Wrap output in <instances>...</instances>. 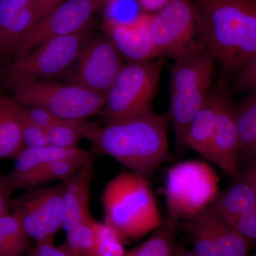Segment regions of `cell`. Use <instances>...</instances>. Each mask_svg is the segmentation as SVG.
<instances>
[{
    "mask_svg": "<svg viewBox=\"0 0 256 256\" xmlns=\"http://www.w3.org/2000/svg\"><path fill=\"white\" fill-rule=\"evenodd\" d=\"M168 124V117L151 110L97 126L89 140L98 152L148 180L169 154Z\"/></svg>",
    "mask_w": 256,
    "mask_h": 256,
    "instance_id": "cell-1",
    "label": "cell"
},
{
    "mask_svg": "<svg viewBox=\"0 0 256 256\" xmlns=\"http://www.w3.org/2000/svg\"><path fill=\"white\" fill-rule=\"evenodd\" d=\"M208 50L224 76L236 74L256 53V0H194Z\"/></svg>",
    "mask_w": 256,
    "mask_h": 256,
    "instance_id": "cell-2",
    "label": "cell"
},
{
    "mask_svg": "<svg viewBox=\"0 0 256 256\" xmlns=\"http://www.w3.org/2000/svg\"><path fill=\"white\" fill-rule=\"evenodd\" d=\"M101 200L105 224L122 239L140 240L164 223L148 180L132 172L122 171L112 178Z\"/></svg>",
    "mask_w": 256,
    "mask_h": 256,
    "instance_id": "cell-3",
    "label": "cell"
},
{
    "mask_svg": "<svg viewBox=\"0 0 256 256\" xmlns=\"http://www.w3.org/2000/svg\"><path fill=\"white\" fill-rule=\"evenodd\" d=\"M215 64L208 50L174 60L168 118L178 146H186L190 124L212 92Z\"/></svg>",
    "mask_w": 256,
    "mask_h": 256,
    "instance_id": "cell-4",
    "label": "cell"
},
{
    "mask_svg": "<svg viewBox=\"0 0 256 256\" xmlns=\"http://www.w3.org/2000/svg\"><path fill=\"white\" fill-rule=\"evenodd\" d=\"M150 34L160 58L175 60L208 50L194 0H173L152 14Z\"/></svg>",
    "mask_w": 256,
    "mask_h": 256,
    "instance_id": "cell-5",
    "label": "cell"
},
{
    "mask_svg": "<svg viewBox=\"0 0 256 256\" xmlns=\"http://www.w3.org/2000/svg\"><path fill=\"white\" fill-rule=\"evenodd\" d=\"M12 99L20 105L50 111L65 120H86L100 114L106 96L53 80H25L14 84Z\"/></svg>",
    "mask_w": 256,
    "mask_h": 256,
    "instance_id": "cell-6",
    "label": "cell"
},
{
    "mask_svg": "<svg viewBox=\"0 0 256 256\" xmlns=\"http://www.w3.org/2000/svg\"><path fill=\"white\" fill-rule=\"evenodd\" d=\"M220 176L208 163L188 160L170 168L165 180L171 220H188L206 210L220 192Z\"/></svg>",
    "mask_w": 256,
    "mask_h": 256,
    "instance_id": "cell-7",
    "label": "cell"
},
{
    "mask_svg": "<svg viewBox=\"0 0 256 256\" xmlns=\"http://www.w3.org/2000/svg\"><path fill=\"white\" fill-rule=\"evenodd\" d=\"M163 66V58L126 64L106 94L102 119L108 124L152 110Z\"/></svg>",
    "mask_w": 256,
    "mask_h": 256,
    "instance_id": "cell-8",
    "label": "cell"
},
{
    "mask_svg": "<svg viewBox=\"0 0 256 256\" xmlns=\"http://www.w3.org/2000/svg\"><path fill=\"white\" fill-rule=\"evenodd\" d=\"M92 34V25L74 34L52 38L2 70V79L12 87L31 80H52L62 76L78 58Z\"/></svg>",
    "mask_w": 256,
    "mask_h": 256,
    "instance_id": "cell-9",
    "label": "cell"
},
{
    "mask_svg": "<svg viewBox=\"0 0 256 256\" xmlns=\"http://www.w3.org/2000/svg\"><path fill=\"white\" fill-rule=\"evenodd\" d=\"M126 64L105 33L92 34L63 77L66 82L106 96Z\"/></svg>",
    "mask_w": 256,
    "mask_h": 256,
    "instance_id": "cell-10",
    "label": "cell"
},
{
    "mask_svg": "<svg viewBox=\"0 0 256 256\" xmlns=\"http://www.w3.org/2000/svg\"><path fill=\"white\" fill-rule=\"evenodd\" d=\"M108 2V0H65L32 26L18 45L16 58L24 56L52 38L74 34L88 28L96 13Z\"/></svg>",
    "mask_w": 256,
    "mask_h": 256,
    "instance_id": "cell-11",
    "label": "cell"
},
{
    "mask_svg": "<svg viewBox=\"0 0 256 256\" xmlns=\"http://www.w3.org/2000/svg\"><path fill=\"white\" fill-rule=\"evenodd\" d=\"M63 183L32 192L20 202L14 214L36 244L54 242L62 227Z\"/></svg>",
    "mask_w": 256,
    "mask_h": 256,
    "instance_id": "cell-12",
    "label": "cell"
},
{
    "mask_svg": "<svg viewBox=\"0 0 256 256\" xmlns=\"http://www.w3.org/2000/svg\"><path fill=\"white\" fill-rule=\"evenodd\" d=\"M152 14L148 13L122 21L108 18L104 33L114 42L127 64L144 63L160 58L152 40Z\"/></svg>",
    "mask_w": 256,
    "mask_h": 256,
    "instance_id": "cell-13",
    "label": "cell"
},
{
    "mask_svg": "<svg viewBox=\"0 0 256 256\" xmlns=\"http://www.w3.org/2000/svg\"><path fill=\"white\" fill-rule=\"evenodd\" d=\"M228 88L222 82L214 134L208 160L229 176L239 172L238 128Z\"/></svg>",
    "mask_w": 256,
    "mask_h": 256,
    "instance_id": "cell-14",
    "label": "cell"
},
{
    "mask_svg": "<svg viewBox=\"0 0 256 256\" xmlns=\"http://www.w3.org/2000/svg\"><path fill=\"white\" fill-rule=\"evenodd\" d=\"M94 166L92 160L63 182L62 227L66 233L94 218L90 208Z\"/></svg>",
    "mask_w": 256,
    "mask_h": 256,
    "instance_id": "cell-15",
    "label": "cell"
},
{
    "mask_svg": "<svg viewBox=\"0 0 256 256\" xmlns=\"http://www.w3.org/2000/svg\"><path fill=\"white\" fill-rule=\"evenodd\" d=\"M210 208L224 222L234 226L256 208V188L245 173L239 171L228 188L218 192Z\"/></svg>",
    "mask_w": 256,
    "mask_h": 256,
    "instance_id": "cell-16",
    "label": "cell"
},
{
    "mask_svg": "<svg viewBox=\"0 0 256 256\" xmlns=\"http://www.w3.org/2000/svg\"><path fill=\"white\" fill-rule=\"evenodd\" d=\"M92 154L82 148L64 149L46 146L38 148H25L15 158V164L11 172L3 176L6 190L12 195L16 184L45 164L65 158H78Z\"/></svg>",
    "mask_w": 256,
    "mask_h": 256,
    "instance_id": "cell-17",
    "label": "cell"
},
{
    "mask_svg": "<svg viewBox=\"0 0 256 256\" xmlns=\"http://www.w3.org/2000/svg\"><path fill=\"white\" fill-rule=\"evenodd\" d=\"M233 108L238 128L240 170L256 164V90L233 104Z\"/></svg>",
    "mask_w": 256,
    "mask_h": 256,
    "instance_id": "cell-18",
    "label": "cell"
},
{
    "mask_svg": "<svg viewBox=\"0 0 256 256\" xmlns=\"http://www.w3.org/2000/svg\"><path fill=\"white\" fill-rule=\"evenodd\" d=\"M222 82L210 92L201 110L195 116L188 128L185 146L208 160L214 134Z\"/></svg>",
    "mask_w": 256,
    "mask_h": 256,
    "instance_id": "cell-19",
    "label": "cell"
},
{
    "mask_svg": "<svg viewBox=\"0 0 256 256\" xmlns=\"http://www.w3.org/2000/svg\"><path fill=\"white\" fill-rule=\"evenodd\" d=\"M92 160H94V158L90 154L87 156L65 158L52 162L16 184L14 192L24 188H37L52 182L65 181Z\"/></svg>",
    "mask_w": 256,
    "mask_h": 256,
    "instance_id": "cell-20",
    "label": "cell"
},
{
    "mask_svg": "<svg viewBox=\"0 0 256 256\" xmlns=\"http://www.w3.org/2000/svg\"><path fill=\"white\" fill-rule=\"evenodd\" d=\"M24 148L20 105L8 98L4 119L0 126V161L15 159Z\"/></svg>",
    "mask_w": 256,
    "mask_h": 256,
    "instance_id": "cell-21",
    "label": "cell"
},
{
    "mask_svg": "<svg viewBox=\"0 0 256 256\" xmlns=\"http://www.w3.org/2000/svg\"><path fill=\"white\" fill-rule=\"evenodd\" d=\"M30 240L18 215L8 212L0 216V256H23Z\"/></svg>",
    "mask_w": 256,
    "mask_h": 256,
    "instance_id": "cell-22",
    "label": "cell"
},
{
    "mask_svg": "<svg viewBox=\"0 0 256 256\" xmlns=\"http://www.w3.org/2000/svg\"><path fill=\"white\" fill-rule=\"evenodd\" d=\"M210 210L218 256H248L252 242Z\"/></svg>",
    "mask_w": 256,
    "mask_h": 256,
    "instance_id": "cell-23",
    "label": "cell"
},
{
    "mask_svg": "<svg viewBox=\"0 0 256 256\" xmlns=\"http://www.w3.org/2000/svg\"><path fill=\"white\" fill-rule=\"evenodd\" d=\"M97 126L86 120H62L46 130L48 146L64 149H75L82 138L89 140Z\"/></svg>",
    "mask_w": 256,
    "mask_h": 256,
    "instance_id": "cell-24",
    "label": "cell"
},
{
    "mask_svg": "<svg viewBox=\"0 0 256 256\" xmlns=\"http://www.w3.org/2000/svg\"><path fill=\"white\" fill-rule=\"evenodd\" d=\"M100 224L94 218L66 232L62 244L70 256H98Z\"/></svg>",
    "mask_w": 256,
    "mask_h": 256,
    "instance_id": "cell-25",
    "label": "cell"
},
{
    "mask_svg": "<svg viewBox=\"0 0 256 256\" xmlns=\"http://www.w3.org/2000/svg\"><path fill=\"white\" fill-rule=\"evenodd\" d=\"M38 21L36 4L22 10L0 37V56L15 54L24 37Z\"/></svg>",
    "mask_w": 256,
    "mask_h": 256,
    "instance_id": "cell-26",
    "label": "cell"
},
{
    "mask_svg": "<svg viewBox=\"0 0 256 256\" xmlns=\"http://www.w3.org/2000/svg\"><path fill=\"white\" fill-rule=\"evenodd\" d=\"M185 222L184 228L193 239L195 256H218L210 208Z\"/></svg>",
    "mask_w": 256,
    "mask_h": 256,
    "instance_id": "cell-27",
    "label": "cell"
},
{
    "mask_svg": "<svg viewBox=\"0 0 256 256\" xmlns=\"http://www.w3.org/2000/svg\"><path fill=\"white\" fill-rule=\"evenodd\" d=\"M176 227L172 223H163L148 240L126 252L124 256H172L174 246Z\"/></svg>",
    "mask_w": 256,
    "mask_h": 256,
    "instance_id": "cell-28",
    "label": "cell"
},
{
    "mask_svg": "<svg viewBox=\"0 0 256 256\" xmlns=\"http://www.w3.org/2000/svg\"><path fill=\"white\" fill-rule=\"evenodd\" d=\"M256 90V53L242 69L235 74L228 88L230 96Z\"/></svg>",
    "mask_w": 256,
    "mask_h": 256,
    "instance_id": "cell-29",
    "label": "cell"
},
{
    "mask_svg": "<svg viewBox=\"0 0 256 256\" xmlns=\"http://www.w3.org/2000/svg\"><path fill=\"white\" fill-rule=\"evenodd\" d=\"M122 237L107 224H100L98 256H124Z\"/></svg>",
    "mask_w": 256,
    "mask_h": 256,
    "instance_id": "cell-30",
    "label": "cell"
},
{
    "mask_svg": "<svg viewBox=\"0 0 256 256\" xmlns=\"http://www.w3.org/2000/svg\"><path fill=\"white\" fill-rule=\"evenodd\" d=\"M20 108L25 148H38L48 146L46 131L35 124L26 116L22 107L20 105Z\"/></svg>",
    "mask_w": 256,
    "mask_h": 256,
    "instance_id": "cell-31",
    "label": "cell"
},
{
    "mask_svg": "<svg viewBox=\"0 0 256 256\" xmlns=\"http://www.w3.org/2000/svg\"><path fill=\"white\" fill-rule=\"evenodd\" d=\"M25 8L26 6L20 0H0V37L18 13Z\"/></svg>",
    "mask_w": 256,
    "mask_h": 256,
    "instance_id": "cell-32",
    "label": "cell"
},
{
    "mask_svg": "<svg viewBox=\"0 0 256 256\" xmlns=\"http://www.w3.org/2000/svg\"><path fill=\"white\" fill-rule=\"evenodd\" d=\"M21 106L26 116L35 124L40 126V128H43L45 130L62 120L50 112V111L42 108Z\"/></svg>",
    "mask_w": 256,
    "mask_h": 256,
    "instance_id": "cell-33",
    "label": "cell"
},
{
    "mask_svg": "<svg viewBox=\"0 0 256 256\" xmlns=\"http://www.w3.org/2000/svg\"><path fill=\"white\" fill-rule=\"evenodd\" d=\"M233 226L248 239L256 248V208L240 218Z\"/></svg>",
    "mask_w": 256,
    "mask_h": 256,
    "instance_id": "cell-34",
    "label": "cell"
},
{
    "mask_svg": "<svg viewBox=\"0 0 256 256\" xmlns=\"http://www.w3.org/2000/svg\"><path fill=\"white\" fill-rule=\"evenodd\" d=\"M28 256H70L68 252L60 245L56 246L54 242L36 244L28 252Z\"/></svg>",
    "mask_w": 256,
    "mask_h": 256,
    "instance_id": "cell-35",
    "label": "cell"
},
{
    "mask_svg": "<svg viewBox=\"0 0 256 256\" xmlns=\"http://www.w3.org/2000/svg\"><path fill=\"white\" fill-rule=\"evenodd\" d=\"M116 0H108L109 3H112ZM140 8L142 10L143 13L154 14L160 10L164 8L166 5L170 4L173 0H134Z\"/></svg>",
    "mask_w": 256,
    "mask_h": 256,
    "instance_id": "cell-36",
    "label": "cell"
},
{
    "mask_svg": "<svg viewBox=\"0 0 256 256\" xmlns=\"http://www.w3.org/2000/svg\"><path fill=\"white\" fill-rule=\"evenodd\" d=\"M65 0H38L36 3L38 10V20L50 12Z\"/></svg>",
    "mask_w": 256,
    "mask_h": 256,
    "instance_id": "cell-37",
    "label": "cell"
},
{
    "mask_svg": "<svg viewBox=\"0 0 256 256\" xmlns=\"http://www.w3.org/2000/svg\"><path fill=\"white\" fill-rule=\"evenodd\" d=\"M10 194L4 184V178L0 174V216L9 212Z\"/></svg>",
    "mask_w": 256,
    "mask_h": 256,
    "instance_id": "cell-38",
    "label": "cell"
},
{
    "mask_svg": "<svg viewBox=\"0 0 256 256\" xmlns=\"http://www.w3.org/2000/svg\"><path fill=\"white\" fill-rule=\"evenodd\" d=\"M172 256H196L194 252H190L182 245H174Z\"/></svg>",
    "mask_w": 256,
    "mask_h": 256,
    "instance_id": "cell-39",
    "label": "cell"
},
{
    "mask_svg": "<svg viewBox=\"0 0 256 256\" xmlns=\"http://www.w3.org/2000/svg\"><path fill=\"white\" fill-rule=\"evenodd\" d=\"M242 172L245 173V174L250 180V182L256 188V164L248 166V168L242 170Z\"/></svg>",
    "mask_w": 256,
    "mask_h": 256,
    "instance_id": "cell-40",
    "label": "cell"
},
{
    "mask_svg": "<svg viewBox=\"0 0 256 256\" xmlns=\"http://www.w3.org/2000/svg\"><path fill=\"white\" fill-rule=\"evenodd\" d=\"M6 100H8V97L0 96V126H1L2 122L3 119H4Z\"/></svg>",
    "mask_w": 256,
    "mask_h": 256,
    "instance_id": "cell-41",
    "label": "cell"
},
{
    "mask_svg": "<svg viewBox=\"0 0 256 256\" xmlns=\"http://www.w3.org/2000/svg\"><path fill=\"white\" fill-rule=\"evenodd\" d=\"M25 6H31V5L36 4L38 0H20Z\"/></svg>",
    "mask_w": 256,
    "mask_h": 256,
    "instance_id": "cell-42",
    "label": "cell"
},
{
    "mask_svg": "<svg viewBox=\"0 0 256 256\" xmlns=\"http://www.w3.org/2000/svg\"><path fill=\"white\" fill-rule=\"evenodd\" d=\"M255 256H256V255Z\"/></svg>",
    "mask_w": 256,
    "mask_h": 256,
    "instance_id": "cell-43",
    "label": "cell"
}]
</instances>
